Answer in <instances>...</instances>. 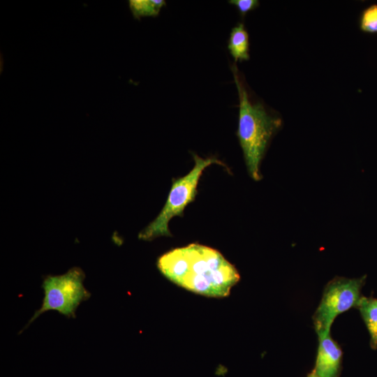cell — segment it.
<instances>
[{
  "mask_svg": "<svg viewBox=\"0 0 377 377\" xmlns=\"http://www.w3.org/2000/svg\"><path fill=\"white\" fill-rule=\"evenodd\" d=\"M84 277V272L77 267L62 275L46 276L42 283L44 298L41 307L35 311L27 326L50 310L57 311L67 318H75L79 304L90 297L89 292L83 286Z\"/></svg>",
  "mask_w": 377,
  "mask_h": 377,
  "instance_id": "4",
  "label": "cell"
},
{
  "mask_svg": "<svg viewBox=\"0 0 377 377\" xmlns=\"http://www.w3.org/2000/svg\"><path fill=\"white\" fill-rule=\"evenodd\" d=\"M228 3L235 6L239 14L243 17L259 6L258 0H230Z\"/></svg>",
  "mask_w": 377,
  "mask_h": 377,
  "instance_id": "11",
  "label": "cell"
},
{
  "mask_svg": "<svg viewBox=\"0 0 377 377\" xmlns=\"http://www.w3.org/2000/svg\"><path fill=\"white\" fill-rule=\"evenodd\" d=\"M161 273L195 293L223 297L239 281L238 271L217 250L199 244L177 248L158 258Z\"/></svg>",
  "mask_w": 377,
  "mask_h": 377,
  "instance_id": "1",
  "label": "cell"
},
{
  "mask_svg": "<svg viewBox=\"0 0 377 377\" xmlns=\"http://www.w3.org/2000/svg\"><path fill=\"white\" fill-rule=\"evenodd\" d=\"M231 71L239 97L237 135L250 177L260 181L261 161L272 137L281 126V119L260 102L252 100L235 64L231 65Z\"/></svg>",
  "mask_w": 377,
  "mask_h": 377,
  "instance_id": "2",
  "label": "cell"
},
{
  "mask_svg": "<svg viewBox=\"0 0 377 377\" xmlns=\"http://www.w3.org/2000/svg\"><path fill=\"white\" fill-rule=\"evenodd\" d=\"M194 166L183 177L173 179L167 200L156 219L138 235L140 239L150 241L158 237H171L168 223L174 216H183L185 207L194 201L197 186L203 170L211 164L226 166L215 157L201 158L193 154Z\"/></svg>",
  "mask_w": 377,
  "mask_h": 377,
  "instance_id": "3",
  "label": "cell"
},
{
  "mask_svg": "<svg viewBox=\"0 0 377 377\" xmlns=\"http://www.w3.org/2000/svg\"><path fill=\"white\" fill-rule=\"evenodd\" d=\"M360 27L364 32H377V5H372L363 11L360 17Z\"/></svg>",
  "mask_w": 377,
  "mask_h": 377,
  "instance_id": "10",
  "label": "cell"
},
{
  "mask_svg": "<svg viewBox=\"0 0 377 377\" xmlns=\"http://www.w3.org/2000/svg\"><path fill=\"white\" fill-rule=\"evenodd\" d=\"M228 49L235 62L249 59V34L243 23H238L231 29Z\"/></svg>",
  "mask_w": 377,
  "mask_h": 377,
  "instance_id": "7",
  "label": "cell"
},
{
  "mask_svg": "<svg viewBox=\"0 0 377 377\" xmlns=\"http://www.w3.org/2000/svg\"><path fill=\"white\" fill-rule=\"evenodd\" d=\"M366 276L346 278L337 276L324 288L320 302L312 319L318 334L330 332L335 318L351 308L357 307Z\"/></svg>",
  "mask_w": 377,
  "mask_h": 377,
  "instance_id": "5",
  "label": "cell"
},
{
  "mask_svg": "<svg viewBox=\"0 0 377 377\" xmlns=\"http://www.w3.org/2000/svg\"><path fill=\"white\" fill-rule=\"evenodd\" d=\"M307 377H318L313 371L309 374Z\"/></svg>",
  "mask_w": 377,
  "mask_h": 377,
  "instance_id": "12",
  "label": "cell"
},
{
  "mask_svg": "<svg viewBox=\"0 0 377 377\" xmlns=\"http://www.w3.org/2000/svg\"><path fill=\"white\" fill-rule=\"evenodd\" d=\"M370 335V346L377 349V298L362 296L356 307Z\"/></svg>",
  "mask_w": 377,
  "mask_h": 377,
  "instance_id": "8",
  "label": "cell"
},
{
  "mask_svg": "<svg viewBox=\"0 0 377 377\" xmlns=\"http://www.w3.org/2000/svg\"><path fill=\"white\" fill-rule=\"evenodd\" d=\"M318 349L313 371L318 377H340L342 350L330 332L318 334Z\"/></svg>",
  "mask_w": 377,
  "mask_h": 377,
  "instance_id": "6",
  "label": "cell"
},
{
  "mask_svg": "<svg viewBox=\"0 0 377 377\" xmlns=\"http://www.w3.org/2000/svg\"><path fill=\"white\" fill-rule=\"evenodd\" d=\"M166 5L163 0H131L129 7L131 11L137 20L142 17L157 16L161 8Z\"/></svg>",
  "mask_w": 377,
  "mask_h": 377,
  "instance_id": "9",
  "label": "cell"
}]
</instances>
